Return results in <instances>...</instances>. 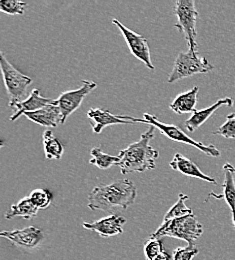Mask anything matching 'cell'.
<instances>
[{
    "label": "cell",
    "mask_w": 235,
    "mask_h": 260,
    "mask_svg": "<svg viewBox=\"0 0 235 260\" xmlns=\"http://www.w3.org/2000/svg\"><path fill=\"white\" fill-rule=\"evenodd\" d=\"M112 23L116 25L120 32L122 33L126 44L128 45V48L130 52L133 54L137 59L142 61L147 68L150 70H154L155 67L152 64L151 61V56H150V49L148 45L147 39L142 36L141 34H138L133 30L127 28L125 25H123L119 20L117 19H112Z\"/></svg>",
    "instance_id": "cell-9"
},
{
    "label": "cell",
    "mask_w": 235,
    "mask_h": 260,
    "mask_svg": "<svg viewBox=\"0 0 235 260\" xmlns=\"http://www.w3.org/2000/svg\"><path fill=\"white\" fill-rule=\"evenodd\" d=\"M27 4L19 0H0V13L9 15H22Z\"/></svg>",
    "instance_id": "cell-23"
},
{
    "label": "cell",
    "mask_w": 235,
    "mask_h": 260,
    "mask_svg": "<svg viewBox=\"0 0 235 260\" xmlns=\"http://www.w3.org/2000/svg\"><path fill=\"white\" fill-rule=\"evenodd\" d=\"M198 92H199V87L194 86L191 90L178 94L170 103L169 108L177 114H186L191 112L193 113L196 110L195 106L197 103Z\"/></svg>",
    "instance_id": "cell-18"
},
{
    "label": "cell",
    "mask_w": 235,
    "mask_h": 260,
    "mask_svg": "<svg viewBox=\"0 0 235 260\" xmlns=\"http://www.w3.org/2000/svg\"><path fill=\"white\" fill-rule=\"evenodd\" d=\"M28 197L38 209H46L52 202V194L48 190L42 188L34 189Z\"/></svg>",
    "instance_id": "cell-24"
},
{
    "label": "cell",
    "mask_w": 235,
    "mask_h": 260,
    "mask_svg": "<svg viewBox=\"0 0 235 260\" xmlns=\"http://www.w3.org/2000/svg\"><path fill=\"white\" fill-rule=\"evenodd\" d=\"M154 130L155 127L150 125L149 129L141 134L138 141L131 143L119 152V162L116 166L120 168L123 175L155 168V161L159 156V152L149 144L154 137Z\"/></svg>",
    "instance_id": "cell-2"
},
{
    "label": "cell",
    "mask_w": 235,
    "mask_h": 260,
    "mask_svg": "<svg viewBox=\"0 0 235 260\" xmlns=\"http://www.w3.org/2000/svg\"><path fill=\"white\" fill-rule=\"evenodd\" d=\"M3 145H4L3 141H1V140H0V148H1V147H3Z\"/></svg>",
    "instance_id": "cell-29"
},
{
    "label": "cell",
    "mask_w": 235,
    "mask_h": 260,
    "mask_svg": "<svg viewBox=\"0 0 235 260\" xmlns=\"http://www.w3.org/2000/svg\"><path fill=\"white\" fill-rule=\"evenodd\" d=\"M24 116L32 122L45 127H56L61 121L60 110L58 106L55 105V101L53 104H49L37 111L27 112Z\"/></svg>",
    "instance_id": "cell-17"
},
{
    "label": "cell",
    "mask_w": 235,
    "mask_h": 260,
    "mask_svg": "<svg viewBox=\"0 0 235 260\" xmlns=\"http://www.w3.org/2000/svg\"><path fill=\"white\" fill-rule=\"evenodd\" d=\"M126 219L117 214L109 215L107 217L101 218L92 223H83V228L91 231L97 232L102 237H110L123 232V225L125 224Z\"/></svg>",
    "instance_id": "cell-12"
},
{
    "label": "cell",
    "mask_w": 235,
    "mask_h": 260,
    "mask_svg": "<svg viewBox=\"0 0 235 260\" xmlns=\"http://www.w3.org/2000/svg\"><path fill=\"white\" fill-rule=\"evenodd\" d=\"M169 165L173 170L178 171L183 175H186L189 177H194V178H199L202 180L212 183V184H217V181L213 177L204 174L200 170V168L191 159L183 156L180 153H176L173 156Z\"/></svg>",
    "instance_id": "cell-14"
},
{
    "label": "cell",
    "mask_w": 235,
    "mask_h": 260,
    "mask_svg": "<svg viewBox=\"0 0 235 260\" xmlns=\"http://www.w3.org/2000/svg\"><path fill=\"white\" fill-rule=\"evenodd\" d=\"M97 84L90 80H83L82 86L75 90L62 92L59 98L55 99V105L58 106L61 115L60 124H64L68 116L79 108L85 96L96 88Z\"/></svg>",
    "instance_id": "cell-8"
},
{
    "label": "cell",
    "mask_w": 235,
    "mask_h": 260,
    "mask_svg": "<svg viewBox=\"0 0 235 260\" xmlns=\"http://www.w3.org/2000/svg\"><path fill=\"white\" fill-rule=\"evenodd\" d=\"M187 199H188L187 195L183 194V193H180L178 195V200L166 212V214L164 216V219H163V222H166L169 220L179 218V217H182V216L193 213L192 210L185 205V201Z\"/></svg>",
    "instance_id": "cell-22"
},
{
    "label": "cell",
    "mask_w": 235,
    "mask_h": 260,
    "mask_svg": "<svg viewBox=\"0 0 235 260\" xmlns=\"http://www.w3.org/2000/svg\"><path fill=\"white\" fill-rule=\"evenodd\" d=\"M89 123L94 133L99 134L107 126L115 124H133L135 122L145 123L144 119L135 118L127 115H114L109 110L100 108H91L87 112Z\"/></svg>",
    "instance_id": "cell-10"
},
{
    "label": "cell",
    "mask_w": 235,
    "mask_h": 260,
    "mask_svg": "<svg viewBox=\"0 0 235 260\" xmlns=\"http://www.w3.org/2000/svg\"><path fill=\"white\" fill-rule=\"evenodd\" d=\"M42 143L44 148V154L47 160H59L61 159L64 147L62 143L54 136L51 130H45L42 135Z\"/></svg>",
    "instance_id": "cell-19"
},
{
    "label": "cell",
    "mask_w": 235,
    "mask_h": 260,
    "mask_svg": "<svg viewBox=\"0 0 235 260\" xmlns=\"http://www.w3.org/2000/svg\"><path fill=\"white\" fill-rule=\"evenodd\" d=\"M153 260H171V256L168 254L166 251H162L158 256H156Z\"/></svg>",
    "instance_id": "cell-28"
},
{
    "label": "cell",
    "mask_w": 235,
    "mask_h": 260,
    "mask_svg": "<svg viewBox=\"0 0 235 260\" xmlns=\"http://www.w3.org/2000/svg\"><path fill=\"white\" fill-rule=\"evenodd\" d=\"M55 99L43 98L40 94L38 88L33 89L27 99L16 103L13 108V115L10 117L11 121L17 120L21 115H24L27 112H34L37 111L49 104H53Z\"/></svg>",
    "instance_id": "cell-13"
},
{
    "label": "cell",
    "mask_w": 235,
    "mask_h": 260,
    "mask_svg": "<svg viewBox=\"0 0 235 260\" xmlns=\"http://www.w3.org/2000/svg\"><path fill=\"white\" fill-rule=\"evenodd\" d=\"M223 172H224V181L222 183L223 192L222 194H215L214 192H211L210 196L220 199L224 198L225 202L229 206L232 214V222L235 228V168L231 163H225L223 165Z\"/></svg>",
    "instance_id": "cell-16"
},
{
    "label": "cell",
    "mask_w": 235,
    "mask_h": 260,
    "mask_svg": "<svg viewBox=\"0 0 235 260\" xmlns=\"http://www.w3.org/2000/svg\"><path fill=\"white\" fill-rule=\"evenodd\" d=\"M38 210L39 209L34 205L27 196L20 199L18 203L13 204L10 209L5 213V218L12 219L16 216H21L25 219H32L37 215Z\"/></svg>",
    "instance_id": "cell-20"
},
{
    "label": "cell",
    "mask_w": 235,
    "mask_h": 260,
    "mask_svg": "<svg viewBox=\"0 0 235 260\" xmlns=\"http://www.w3.org/2000/svg\"><path fill=\"white\" fill-rule=\"evenodd\" d=\"M163 251L162 243L159 239L150 238L144 245V253L148 260H153Z\"/></svg>",
    "instance_id": "cell-26"
},
{
    "label": "cell",
    "mask_w": 235,
    "mask_h": 260,
    "mask_svg": "<svg viewBox=\"0 0 235 260\" xmlns=\"http://www.w3.org/2000/svg\"><path fill=\"white\" fill-rule=\"evenodd\" d=\"M137 189L133 182L120 179L93 188L88 196V207L101 211H111L116 207L127 209L135 203Z\"/></svg>",
    "instance_id": "cell-1"
},
{
    "label": "cell",
    "mask_w": 235,
    "mask_h": 260,
    "mask_svg": "<svg viewBox=\"0 0 235 260\" xmlns=\"http://www.w3.org/2000/svg\"><path fill=\"white\" fill-rule=\"evenodd\" d=\"M214 135H220L227 139L235 138V114H229L226 117V121L216 130L213 132Z\"/></svg>",
    "instance_id": "cell-25"
},
{
    "label": "cell",
    "mask_w": 235,
    "mask_h": 260,
    "mask_svg": "<svg viewBox=\"0 0 235 260\" xmlns=\"http://www.w3.org/2000/svg\"><path fill=\"white\" fill-rule=\"evenodd\" d=\"M0 237L7 238L12 243L24 248L36 247L44 238L42 231L34 226L12 231L0 230Z\"/></svg>",
    "instance_id": "cell-11"
},
{
    "label": "cell",
    "mask_w": 235,
    "mask_h": 260,
    "mask_svg": "<svg viewBox=\"0 0 235 260\" xmlns=\"http://www.w3.org/2000/svg\"><path fill=\"white\" fill-rule=\"evenodd\" d=\"M174 13L177 17V22L174 26L184 34V37L189 45V49L198 50L196 42V21L198 12L195 8L193 0H177L174 6Z\"/></svg>",
    "instance_id": "cell-6"
},
{
    "label": "cell",
    "mask_w": 235,
    "mask_h": 260,
    "mask_svg": "<svg viewBox=\"0 0 235 260\" xmlns=\"http://www.w3.org/2000/svg\"><path fill=\"white\" fill-rule=\"evenodd\" d=\"M213 69V65L210 64L206 57L202 56L198 50L188 49L187 52H180L177 55L168 77V82L174 83L195 74L209 73Z\"/></svg>",
    "instance_id": "cell-4"
},
{
    "label": "cell",
    "mask_w": 235,
    "mask_h": 260,
    "mask_svg": "<svg viewBox=\"0 0 235 260\" xmlns=\"http://www.w3.org/2000/svg\"><path fill=\"white\" fill-rule=\"evenodd\" d=\"M143 116H144V120H145L146 124L154 126L155 128L159 130L162 134H164L167 138L171 139L172 141L191 145V146L199 149L206 155L211 156V157H219L220 156V151L213 144L205 145L202 142L195 141L190 136H188L180 127H178L174 124L163 123L160 120H158V118L156 116L151 115L149 113H144Z\"/></svg>",
    "instance_id": "cell-7"
},
{
    "label": "cell",
    "mask_w": 235,
    "mask_h": 260,
    "mask_svg": "<svg viewBox=\"0 0 235 260\" xmlns=\"http://www.w3.org/2000/svg\"><path fill=\"white\" fill-rule=\"evenodd\" d=\"M234 104V101L231 98H222L217 100L214 104L211 106L204 108L202 110H195L192 115L185 121V126L189 132H193L196 129H198L202 126L203 123L208 120V118L220 107L222 106H227V107H232Z\"/></svg>",
    "instance_id": "cell-15"
},
{
    "label": "cell",
    "mask_w": 235,
    "mask_h": 260,
    "mask_svg": "<svg viewBox=\"0 0 235 260\" xmlns=\"http://www.w3.org/2000/svg\"><path fill=\"white\" fill-rule=\"evenodd\" d=\"M202 223L197 220L196 216L191 213L162 222L161 226L150 235V238L160 239L163 236H169L186 241L188 246H195V240L202 236Z\"/></svg>",
    "instance_id": "cell-3"
},
{
    "label": "cell",
    "mask_w": 235,
    "mask_h": 260,
    "mask_svg": "<svg viewBox=\"0 0 235 260\" xmlns=\"http://www.w3.org/2000/svg\"><path fill=\"white\" fill-rule=\"evenodd\" d=\"M0 69L7 95L9 98V106L13 107L16 103L22 101V98L26 95V89L32 83V79L18 71L11 64L1 49Z\"/></svg>",
    "instance_id": "cell-5"
},
{
    "label": "cell",
    "mask_w": 235,
    "mask_h": 260,
    "mask_svg": "<svg viewBox=\"0 0 235 260\" xmlns=\"http://www.w3.org/2000/svg\"><path fill=\"white\" fill-rule=\"evenodd\" d=\"M198 249L196 246H186V247H177L171 256V260H192L197 254Z\"/></svg>",
    "instance_id": "cell-27"
},
{
    "label": "cell",
    "mask_w": 235,
    "mask_h": 260,
    "mask_svg": "<svg viewBox=\"0 0 235 260\" xmlns=\"http://www.w3.org/2000/svg\"><path fill=\"white\" fill-rule=\"evenodd\" d=\"M90 154L92 157L89 160V163L95 165L99 169H108L112 165H117V163L119 162L118 156L109 155L103 152L100 147H94Z\"/></svg>",
    "instance_id": "cell-21"
}]
</instances>
